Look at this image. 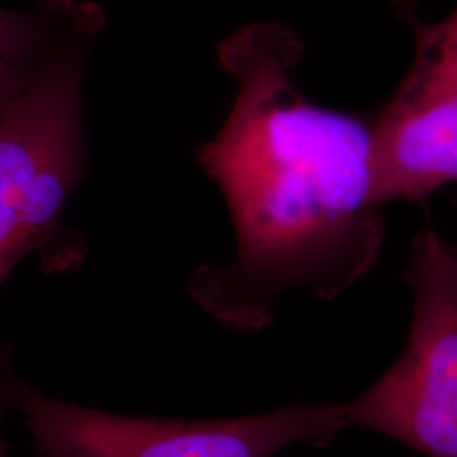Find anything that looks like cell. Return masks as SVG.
Returning a JSON list of instances; mask_svg holds the SVG:
<instances>
[{
	"mask_svg": "<svg viewBox=\"0 0 457 457\" xmlns=\"http://www.w3.org/2000/svg\"><path fill=\"white\" fill-rule=\"evenodd\" d=\"M302 53L281 22L247 26L219 48L239 90L198 163L226 198L236 254L198 266L187 290L237 332L271 326L285 292L341 296L375 270L385 241L375 117L305 97L292 80Z\"/></svg>",
	"mask_w": 457,
	"mask_h": 457,
	"instance_id": "obj_1",
	"label": "cell"
},
{
	"mask_svg": "<svg viewBox=\"0 0 457 457\" xmlns=\"http://www.w3.org/2000/svg\"><path fill=\"white\" fill-rule=\"evenodd\" d=\"M102 26L92 4L0 114V288L31 254L48 273L79 268L85 256L60 228L88 171L85 80Z\"/></svg>",
	"mask_w": 457,
	"mask_h": 457,
	"instance_id": "obj_2",
	"label": "cell"
},
{
	"mask_svg": "<svg viewBox=\"0 0 457 457\" xmlns=\"http://www.w3.org/2000/svg\"><path fill=\"white\" fill-rule=\"evenodd\" d=\"M16 417L34 457H275L327 447L349 422L344 403H294L239 419L179 420L120 415L60 400L22 381Z\"/></svg>",
	"mask_w": 457,
	"mask_h": 457,
	"instance_id": "obj_3",
	"label": "cell"
},
{
	"mask_svg": "<svg viewBox=\"0 0 457 457\" xmlns=\"http://www.w3.org/2000/svg\"><path fill=\"white\" fill-rule=\"evenodd\" d=\"M403 281L413 295L400 358L344 411L349 428L383 434L427 457H457V249L425 224Z\"/></svg>",
	"mask_w": 457,
	"mask_h": 457,
	"instance_id": "obj_4",
	"label": "cell"
},
{
	"mask_svg": "<svg viewBox=\"0 0 457 457\" xmlns=\"http://www.w3.org/2000/svg\"><path fill=\"white\" fill-rule=\"evenodd\" d=\"M413 33L405 79L375 117L378 192L385 204H425L457 183V5L437 22L417 0H393Z\"/></svg>",
	"mask_w": 457,
	"mask_h": 457,
	"instance_id": "obj_5",
	"label": "cell"
},
{
	"mask_svg": "<svg viewBox=\"0 0 457 457\" xmlns=\"http://www.w3.org/2000/svg\"><path fill=\"white\" fill-rule=\"evenodd\" d=\"M88 4L79 0H36L22 11L0 9V63H37L82 17Z\"/></svg>",
	"mask_w": 457,
	"mask_h": 457,
	"instance_id": "obj_6",
	"label": "cell"
},
{
	"mask_svg": "<svg viewBox=\"0 0 457 457\" xmlns=\"http://www.w3.org/2000/svg\"><path fill=\"white\" fill-rule=\"evenodd\" d=\"M17 373L16 351L9 341L0 344V457L9 456L11 442L5 437V424L16 415L17 395L22 385Z\"/></svg>",
	"mask_w": 457,
	"mask_h": 457,
	"instance_id": "obj_7",
	"label": "cell"
},
{
	"mask_svg": "<svg viewBox=\"0 0 457 457\" xmlns=\"http://www.w3.org/2000/svg\"><path fill=\"white\" fill-rule=\"evenodd\" d=\"M43 60H39L34 65L28 66L4 65V63H0V114L12 102V98L16 97L17 94L28 83L31 82L36 68L39 66Z\"/></svg>",
	"mask_w": 457,
	"mask_h": 457,
	"instance_id": "obj_8",
	"label": "cell"
},
{
	"mask_svg": "<svg viewBox=\"0 0 457 457\" xmlns=\"http://www.w3.org/2000/svg\"><path fill=\"white\" fill-rule=\"evenodd\" d=\"M453 204H454V205H456V209H457V195H453ZM456 249H457V245H456Z\"/></svg>",
	"mask_w": 457,
	"mask_h": 457,
	"instance_id": "obj_9",
	"label": "cell"
}]
</instances>
